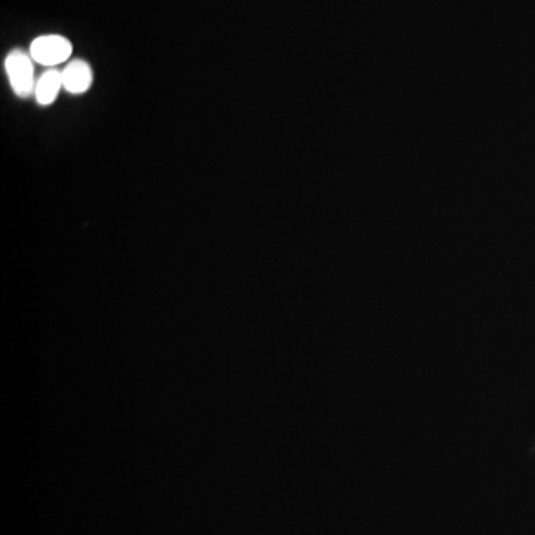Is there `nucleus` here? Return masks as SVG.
I'll return each mask as SVG.
<instances>
[{
    "label": "nucleus",
    "instance_id": "nucleus-1",
    "mask_svg": "<svg viewBox=\"0 0 535 535\" xmlns=\"http://www.w3.org/2000/svg\"><path fill=\"white\" fill-rule=\"evenodd\" d=\"M3 66L15 96L20 99L35 96L36 79L32 55L21 50L11 51L6 55Z\"/></svg>",
    "mask_w": 535,
    "mask_h": 535
},
{
    "label": "nucleus",
    "instance_id": "nucleus-4",
    "mask_svg": "<svg viewBox=\"0 0 535 535\" xmlns=\"http://www.w3.org/2000/svg\"><path fill=\"white\" fill-rule=\"evenodd\" d=\"M63 87V73L61 70L48 69L36 79L35 99L38 105L51 106L58 99Z\"/></svg>",
    "mask_w": 535,
    "mask_h": 535
},
{
    "label": "nucleus",
    "instance_id": "nucleus-2",
    "mask_svg": "<svg viewBox=\"0 0 535 535\" xmlns=\"http://www.w3.org/2000/svg\"><path fill=\"white\" fill-rule=\"evenodd\" d=\"M72 53V42L61 35L39 36L30 45V55L33 61L48 69H54L58 64L66 63Z\"/></svg>",
    "mask_w": 535,
    "mask_h": 535
},
{
    "label": "nucleus",
    "instance_id": "nucleus-3",
    "mask_svg": "<svg viewBox=\"0 0 535 535\" xmlns=\"http://www.w3.org/2000/svg\"><path fill=\"white\" fill-rule=\"evenodd\" d=\"M63 87L72 96L87 93L93 85V69L85 60H72L63 70Z\"/></svg>",
    "mask_w": 535,
    "mask_h": 535
}]
</instances>
